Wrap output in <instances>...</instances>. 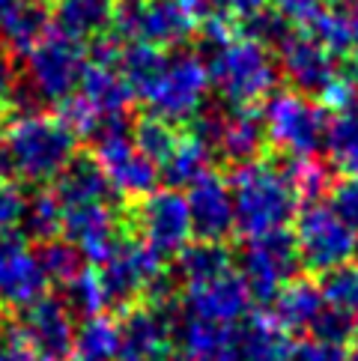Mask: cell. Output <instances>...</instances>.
I'll list each match as a JSON object with an SVG mask.
<instances>
[{
	"label": "cell",
	"instance_id": "6da1fadb",
	"mask_svg": "<svg viewBox=\"0 0 358 361\" xmlns=\"http://www.w3.org/2000/svg\"><path fill=\"white\" fill-rule=\"evenodd\" d=\"M227 185H230V197H233L236 230H242L245 236L280 230L296 215L299 197L290 185L284 167H278L275 161L254 159L245 164H236Z\"/></svg>",
	"mask_w": 358,
	"mask_h": 361
},
{
	"label": "cell",
	"instance_id": "7a4b0ae2",
	"mask_svg": "<svg viewBox=\"0 0 358 361\" xmlns=\"http://www.w3.org/2000/svg\"><path fill=\"white\" fill-rule=\"evenodd\" d=\"M209 84L230 108H254L268 99L278 84V63L268 45L251 36H230L227 42L212 45L206 63Z\"/></svg>",
	"mask_w": 358,
	"mask_h": 361
},
{
	"label": "cell",
	"instance_id": "3957f363",
	"mask_svg": "<svg viewBox=\"0 0 358 361\" xmlns=\"http://www.w3.org/2000/svg\"><path fill=\"white\" fill-rule=\"evenodd\" d=\"M209 72L200 54L191 51H173L164 57L149 78L135 90L137 99L147 102V108L156 117L168 123H191L206 105L209 96Z\"/></svg>",
	"mask_w": 358,
	"mask_h": 361
},
{
	"label": "cell",
	"instance_id": "277c9868",
	"mask_svg": "<svg viewBox=\"0 0 358 361\" xmlns=\"http://www.w3.org/2000/svg\"><path fill=\"white\" fill-rule=\"evenodd\" d=\"M75 132L60 117L48 114H18L6 128L16 173L30 183H51L75 159Z\"/></svg>",
	"mask_w": 358,
	"mask_h": 361
},
{
	"label": "cell",
	"instance_id": "5b68a950",
	"mask_svg": "<svg viewBox=\"0 0 358 361\" xmlns=\"http://www.w3.org/2000/svg\"><path fill=\"white\" fill-rule=\"evenodd\" d=\"M263 128L266 144H272L278 152L290 159L316 156L326 137V114L319 105L299 93V90H280L272 93L263 105Z\"/></svg>",
	"mask_w": 358,
	"mask_h": 361
},
{
	"label": "cell",
	"instance_id": "8992f818",
	"mask_svg": "<svg viewBox=\"0 0 358 361\" xmlns=\"http://www.w3.org/2000/svg\"><path fill=\"white\" fill-rule=\"evenodd\" d=\"M197 30V16L188 0H125L117 6L113 36L156 48H176Z\"/></svg>",
	"mask_w": 358,
	"mask_h": 361
},
{
	"label": "cell",
	"instance_id": "52a82bcc",
	"mask_svg": "<svg viewBox=\"0 0 358 361\" xmlns=\"http://www.w3.org/2000/svg\"><path fill=\"white\" fill-rule=\"evenodd\" d=\"M96 272L101 293H105V305L113 307H132L140 295H149V290L168 275L161 254L152 251L147 242L125 236H120V242L99 263Z\"/></svg>",
	"mask_w": 358,
	"mask_h": 361
},
{
	"label": "cell",
	"instance_id": "ba28073f",
	"mask_svg": "<svg viewBox=\"0 0 358 361\" xmlns=\"http://www.w3.org/2000/svg\"><path fill=\"white\" fill-rule=\"evenodd\" d=\"M87 63L81 42L48 33L27 54V93L33 102H66L78 90Z\"/></svg>",
	"mask_w": 358,
	"mask_h": 361
},
{
	"label": "cell",
	"instance_id": "9c48e42d",
	"mask_svg": "<svg viewBox=\"0 0 358 361\" xmlns=\"http://www.w3.org/2000/svg\"><path fill=\"white\" fill-rule=\"evenodd\" d=\"M296 251L299 266L308 272H328L340 263H350L358 254V233L323 203H308L296 221Z\"/></svg>",
	"mask_w": 358,
	"mask_h": 361
},
{
	"label": "cell",
	"instance_id": "30bf717a",
	"mask_svg": "<svg viewBox=\"0 0 358 361\" xmlns=\"http://www.w3.org/2000/svg\"><path fill=\"white\" fill-rule=\"evenodd\" d=\"M242 281L251 293V302H272L275 293L284 287L290 278H296L299 251L296 239L287 233V227L268 230L260 236H248L245 248L239 254Z\"/></svg>",
	"mask_w": 358,
	"mask_h": 361
},
{
	"label": "cell",
	"instance_id": "8fae6325",
	"mask_svg": "<svg viewBox=\"0 0 358 361\" xmlns=\"http://www.w3.org/2000/svg\"><path fill=\"white\" fill-rule=\"evenodd\" d=\"M132 227L140 242H147L152 251L161 257L179 254L188 245L191 233V215H188V200L179 195V188H161L149 191L140 197L132 209Z\"/></svg>",
	"mask_w": 358,
	"mask_h": 361
},
{
	"label": "cell",
	"instance_id": "7c38bea8",
	"mask_svg": "<svg viewBox=\"0 0 358 361\" xmlns=\"http://www.w3.org/2000/svg\"><path fill=\"white\" fill-rule=\"evenodd\" d=\"M93 147H96V164L101 167L113 195H120L125 200H140L149 191H156L159 167L135 147L129 126L96 137Z\"/></svg>",
	"mask_w": 358,
	"mask_h": 361
},
{
	"label": "cell",
	"instance_id": "4fadbf2b",
	"mask_svg": "<svg viewBox=\"0 0 358 361\" xmlns=\"http://www.w3.org/2000/svg\"><path fill=\"white\" fill-rule=\"evenodd\" d=\"M176 317L171 302H149L125 307L120 319L117 361H171Z\"/></svg>",
	"mask_w": 358,
	"mask_h": 361
},
{
	"label": "cell",
	"instance_id": "5bb4252c",
	"mask_svg": "<svg viewBox=\"0 0 358 361\" xmlns=\"http://www.w3.org/2000/svg\"><path fill=\"white\" fill-rule=\"evenodd\" d=\"M48 275L36 251H30L16 233L0 236V307L24 311L39 302L48 290Z\"/></svg>",
	"mask_w": 358,
	"mask_h": 361
},
{
	"label": "cell",
	"instance_id": "9a60e30c",
	"mask_svg": "<svg viewBox=\"0 0 358 361\" xmlns=\"http://www.w3.org/2000/svg\"><path fill=\"white\" fill-rule=\"evenodd\" d=\"M248 307H251V293L242 275L233 272V269L218 278L191 283L183 295L185 317L215 322V326H236V322L248 317Z\"/></svg>",
	"mask_w": 358,
	"mask_h": 361
},
{
	"label": "cell",
	"instance_id": "2e32d148",
	"mask_svg": "<svg viewBox=\"0 0 358 361\" xmlns=\"http://www.w3.org/2000/svg\"><path fill=\"white\" fill-rule=\"evenodd\" d=\"M21 314L24 319L18 326V334L33 350L36 361H66L72 355L75 326H72V314L63 305V299L42 295L39 302L24 307Z\"/></svg>",
	"mask_w": 358,
	"mask_h": 361
},
{
	"label": "cell",
	"instance_id": "e0dca14e",
	"mask_svg": "<svg viewBox=\"0 0 358 361\" xmlns=\"http://www.w3.org/2000/svg\"><path fill=\"white\" fill-rule=\"evenodd\" d=\"M75 99L101 123V135H108L113 128H125V111H129L135 93H132L129 81L123 78L117 63L90 60Z\"/></svg>",
	"mask_w": 358,
	"mask_h": 361
},
{
	"label": "cell",
	"instance_id": "ac0fdd59",
	"mask_svg": "<svg viewBox=\"0 0 358 361\" xmlns=\"http://www.w3.org/2000/svg\"><path fill=\"white\" fill-rule=\"evenodd\" d=\"M60 233L66 236V242L75 245L78 254L87 257L90 263H101L113 251V245L120 242L123 221L108 200L66 206V209H63Z\"/></svg>",
	"mask_w": 358,
	"mask_h": 361
},
{
	"label": "cell",
	"instance_id": "d6986e66",
	"mask_svg": "<svg viewBox=\"0 0 358 361\" xmlns=\"http://www.w3.org/2000/svg\"><path fill=\"white\" fill-rule=\"evenodd\" d=\"M185 200L191 215V233L200 242H224L236 230L233 197H230V185L221 173L203 171L188 185Z\"/></svg>",
	"mask_w": 358,
	"mask_h": 361
},
{
	"label": "cell",
	"instance_id": "ffe728a7",
	"mask_svg": "<svg viewBox=\"0 0 358 361\" xmlns=\"http://www.w3.org/2000/svg\"><path fill=\"white\" fill-rule=\"evenodd\" d=\"M278 48H280V72L287 75L292 90H299L304 96L323 93L340 75L335 54L308 33H290Z\"/></svg>",
	"mask_w": 358,
	"mask_h": 361
},
{
	"label": "cell",
	"instance_id": "44dd1931",
	"mask_svg": "<svg viewBox=\"0 0 358 361\" xmlns=\"http://www.w3.org/2000/svg\"><path fill=\"white\" fill-rule=\"evenodd\" d=\"M120 0H54L51 6V24L60 36L75 42L99 39L113 27Z\"/></svg>",
	"mask_w": 358,
	"mask_h": 361
},
{
	"label": "cell",
	"instance_id": "7402d4cb",
	"mask_svg": "<svg viewBox=\"0 0 358 361\" xmlns=\"http://www.w3.org/2000/svg\"><path fill=\"white\" fill-rule=\"evenodd\" d=\"M51 30V9L45 0H12L0 12V42L12 54H30Z\"/></svg>",
	"mask_w": 358,
	"mask_h": 361
},
{
	"label": "cell",
	"instance_id": "603a6c76",
	"mask_svg": "<svg viewBox=\"0 0 358 361\" xmlns=\"http://www.w3.org/2000/svg\"><path fill=\"white\" fill-rule=\"evenodd\" d=\"M266 147V128L260 111L254 108H233L218 123V137H215V152L230 164H245L260 159V149Z\"/></svg>",
	"mask_w": 358,
	"mask_h": 361
},
{
	"label": "cell",
	"instance_id": "cb8c5ba5",
	"mask_svg": "<svg viewBox=\"0 0 358 361\" xmlns=\"http://www.w3.org/2000/svg\"><path fill=\"white\" fill-rule=\"evenodd\" d=\"M239 361H290V338L272 317H248L233 326Z\"/></svg>",
	"mask_w": 358,
	"mask_h": 361
},
{
	"label": "cell",
	"instance_id": "d4e9b609",
	"mask_svg": "<svg viewBox=\"0 0 358 361\" xmlns=\"http://www.w3.org/2000/svg\"><path fill=\"white\" fill-rule=\"evenodd\" d=\"M272 319L284 331H311L319 311L326 307L319 287L308 278H290L284 287L275 293Z\"/></svg>",
	"mask_w": 358,
	"mask_h": 361
},
{
	"label": "cell",
	"instance_id": "484cf974",
	"mask_svg": "<svg viewBox=\"0 0 358 361\" xmlns=\"http://www.w3.org/2000/svg\"><path fill=\"white\" fill-rule=\"evenodd\" d=\"M57 200L66 206H81V203H99L111 197V185L101 167L96 164V159L87 156H75L63 171L57 173V185H54Z\"/></svg>",
	"mask_w": 358,
	"mask_h": 361
},
{
	"label": "cell",
	"instance_id": "4316f807",
	"mask_svg": "<svg viewBox=\"0 0 358 361\" xmlns=\"http://www.w3.org/2000/svg\"><path fill=\"white\" fill-rule=\"evenodd\" d=\"M120 353V322L105 314L84 317L75 329L72 355L75 361H117Z\"/></svg>",
	"mask_w": 358,
	"mask_h": 361
},
{
	"label": "cell",
	"instance_id": "83f0119b",
	"mask_svg": "<svg viewBox=\"0 0 358 361\" xmlns=\"http://www.w3.org/2000/svg\"><path fill=\"white\" fill-rule=\"evenodd\" d=\"M209 156H212L209 147L188 128L185 135L176 137V147L171 156L159 164V173L168 179V188H183V185L188 188L203 171H209L206 167Z\"/></svg>",
	"mask_w": 358,
	"mask_h": 361
},
{
	"label": "cell",
	"instance_id": "f1b7e54d",
	"mask_svg": "<svg viewBox=\"0 0 358 361\" xmlns=\"http://www.w3.org/2000/svg\"><path fill=\"white\" fill-rule=\"evenodd\" d=\"M323 147L328 152V161L335 164V171L358 176V105L338 111L326 123Z\"/></svg>",
	"mask_w": 358,
	"mask_h": 361
},
{
	"label": "cell",
	"instance_id": "f546056e",
	"mask_svg": "<svg viewBox=\"0 0 358 361\" xmlns=\"http://www.w3.org/2000/svg\"><path fill=\"white\" fill-rule=\"evenodd\" d=\"M230 263H233V257L224 248V242H200L197 239L179 251L176 275L185 287H191V283H200V281H209V278L230 272Z\"/></svg>",
	"mask_w": 358,
	"mask_h": 361
},
{
	"label": "cell",
	"instance_id": "4dcf8cb0",
	"mask_svg": "<svg viewBox=\"0 0 358 361\" xmlns=\"http://www.w3.org/2000/svg\"><path fill=\"white\" fill-rule=\"evenodd\" d=\"M316 287L328 307H338V311L355 317L358 322V263L350 260L328 269V272H323Z\"/></svg>",
	"mask_w": 358,
	"mask_h": 361
},
{
	"label": "cell",
	"instance_id": "1f68e13d",
	"mask_svg": "<svg viewBox=\"0 0 358 361\" xmlns=\"http://www.w3.org/2000/svg\"><path fill=\"white\" fill-rule=\"evenodd\" d=\"M21 227H24V233L36 242L57 239L60 227H63V203L57 200L54 191H39V195H33L27 200Z\"/></svg>",
	"mask_w": 358,
	"mask_h": 361
},
{
	"label": "cell",
	"instance_id": "d6a6232c",
	"mask_svg": "<svg viewBox=\"0 0 358 361\" xmlns=\"http://www.w3.org/2000/svg\"><path fill=\"white\" fill-rule=\"evenodd\" d=\"M176 137H179V135H176L173 123L156 117V114H149V117H140V120L132 126V140H135V147L144 152L149 161H156V167L173 152Z\"/></svg>",
	"mask_w": 358,
	"mask_h": 361
},
{
	"label": "cell",
	"instance_id": "836d02e7",
	"mask_svg": "<svg viewBox=\"0 0 358 361\" xmlns=\"http://www.w3.org/2000/svg\"><path fill=\"white\" fill-rule=\"evenodd\" d=\"M63 305L69 307V314H81V317L101 314V307H105V293H101L96 269H81L78 275L63 283Z\"/></svg>",
	"mask_w": 358,
	"mask_h": 361
},
{
	"label": "cell",
	"instance_id": "e575fe53",
	"mask_svg": "<svg viewBox=\"0 0 358 361\" xmlns=\"http://www.w3.org/2000/svg\"><path fill=\"white\" fill-rule=\"evenodd\" d=\"M284 173L290 179L292 191H296L299 203H316L319 197L331 188L328 185V167H323L314 156L308 159H290V164L284 167Z\"/></svg>",
	"mask_w": 358,
	"mask_h": 361
},
{
	"label": "cell",
	"instance_id": "d590c367",
	"mask_svg": "<svg viewBox=\"0 0 358 361\" xmlns=\"http://www.w3.org/2000/svg\"><path fill=\"white\" fill-rule=\"evenodd\" d=\"M36 257H39L42 272L48 275V281H54V283H66L69 278H75L84 269L78 248L69 245L66 239H48V242H42V248L36 251Z\"/></svg>",
	"mask_w": 358,
	"mask_h": 361
},
{
	"label": "cell",
	"instance_id": "8d00e7d4",
	"mask_svg": "<svg viewBox=\"0 0 358 361\" xmlns=\"http://www.w3.org/2000/svg\"><path fill=\"white\" fill-rule=\"evenodd\" d=\"M304 33L314 36L319 45H326L331 54H350L352 51L347 18H343V12H338V9H319L316 16L304 24Z\"/></svg>",
	"mask_w": 358,
	"mask_h": 361
},
{
	"label": "cell",
	"instance_id": "74e56055",
	"mask_svg": "<svg viewBox=\"0 0 358 361\" xmlns=\"http://www.w3.org/2000/svg\"><path fill=\"white\" fill-rule=\"evenodd\" d=\"M355 329H358L355 317H350V314L338 311V307H328V305H326L323 311H319L311 334H314L316 341H328V343L343 346V341H350L352 334H355Z\"/></svg>",
	"mask_w": 358,
	"mask_h": 361
},
{
	"label": "cell",
	"instance_id": "f35d334b",
	"mask_svg": "<svg viewBox=\"0 0 358 361\" xmlns=\"http://www.w3.org/2000/svg\"><path fill=\"white\" fill-rule=\"evenodd\" d=\"M328 209L358 233V176H347L328 188Z\"/></svg>",
	"mask_w": 358,
	"mask_h": 361
},
{
	"label": "cell",
	"instance_id": "ab89813d",
	"mask_svg": "<svg viewBox=\"0 0 358 361\" xmlns=\"http://www.w3.org/2000/svg\"><path fill=\"white\" fill-rule=\"evenodd\" d=\"M24 206H27V197L21 188H16L12 183H0V236L16 233L21 227Z\"/></svg>",
	"mask_w": 358,
	"mask_h": 361
},
{
	"label": "cell",
	"instance_id": "60d3db41",
	"mask_svg": "<svg viewBox=\"0 0 358 361\" xmlns=\"http://www.w3.org/2000/svg\"><path fill=\"white\" fill-rule=\"evenodd\" d=\"M290 361H347V353H343V346H338V343L314 338L308 343H299L296 350L290 353Z\"/></svg>",
	"mask_w": 358,
	"mask_h": 361
},
{
	"label": "cell",
	"instance_id": "b9f144b4",
	"mask_svg": "<svg viewBox=\"0 0 358 361\" xmlns=\"http://www.w3.org/2000/svg\"><path fill=\"white\" fill-rule=\"evenodd\" d=\"M319 9V0H275V12H280L292 27H304Z\"/></svg>",
	"mask_w": 358,
	"mask_h": 361
},
{
	"label": "cell",
	"instance_id": "7bdbcfd3",
	"mask_svg": "<svg viewBox=\"0 0 358 361\" xmlns=\"http://www.w3.org/2000/svg\"><path fill=\"white\" fill-rule=\"evenodd\" d=\"M16 69H12V57H9V51L6 45L0 42V117L12 108V102H16Z\"/></svg>",
	"mask_w": 358,
	"mask_h": 361
},
{
	"label": "cell",
	"instance_id": "ee69618b",
	"mask_svg": "<svg viewBox=\"0 0 358 361\" xmlns=\"http://www.w3.org/2000/svg\"><path fill=\"white\" fill-rule=\"evenodd\" d=\"M266 4L268 0H224L227 12H233V16H239V18H251L254 12L266 9Z\"/></svg>",
	"mask_w": 358,
	"mask_h": 361
},
{
	"label": "cell",
	"instance_id": "f6af8a7d",
	"mask_svg": "<svg viewBox=\"0 0 358 361\" xmlns=\"http://www.w3.org/2000/svg\"><path fill=\"white\" fill-rule=\"evenodd\" d=\"M12 173H16V164H12V152L6 144V135L0 132V183H9Z\"/></svg>",
	"mask_w": 358,
	"mask_h": 361
},
{
	"label": "cell",
	"instance_id": "bcb514c9",
	"mask_svg": "<svg viewBox=\"0 0 358 361\" xmlns=\"http://www.w3.org/2000/svg\"><path fill=\"white\" fill-rule=\"evenodd\" d=\"M343 18H347V30H350L352 51H358V0H350V9L343 12Z\"/></svg>",
	"mask_w": 358,
	"mask_h": 361
},
{
	"label": "cell",
	"instance_id": "7dc6e473",
	"mask_svg": "<svg viewBox=\"0 0 358 361\" xmlns=\"http://www.w3.org/2000/svg\"><path fill=\"white\" fill-rule=\"evenodd\" d=\"M347 361H358V343L352 346V350H350V355H347Z\"/></svg>",
	"mask_w": 358,
	"mask_h": 361
},
{
	"label": "cell",
	"instance_id": "c3c4849f",
	"mask_svg": "<svg viewBox=\"0 0 358 361\" xmlns=\"http://www.w3.org/2000/svg\"><path fill=\"white\" fill-rule=\"evenodd\" d=\"M9 4H12V0H0V12H4V9L9 6Z\"/></svg>",
	"mask_w": 358,
	"mask_h": 361
},
{
	"label": "cell",
	"instance_id": "681fc988",
	"mask_svg": "<svg viewBox=\"0 0 358 361\" xmlns=\"http://www.w3.org/2000/svg\"><path fill=\"white\" fill-rule=\"evenodd\" d=\"M45 4H48V0H45Z\"/></svg>",
	"mask_w": 358,
	"mask_h": 361
}]
</instances>
